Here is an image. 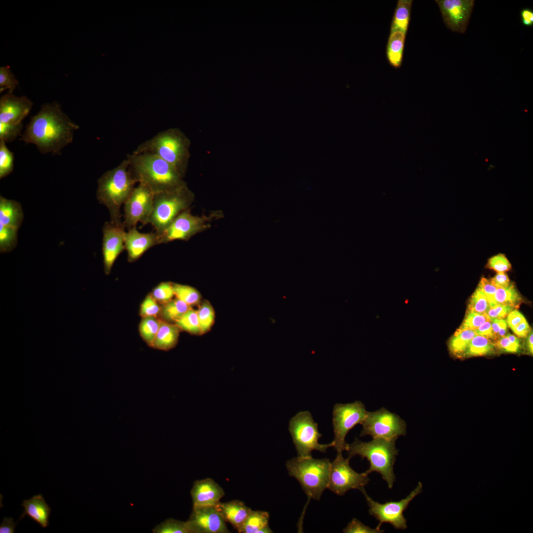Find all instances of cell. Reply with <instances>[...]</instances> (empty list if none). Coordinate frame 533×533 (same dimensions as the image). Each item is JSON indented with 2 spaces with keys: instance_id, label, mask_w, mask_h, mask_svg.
Listing matches in <instances>:
<instances>
[{
  "instance_id": "f1b7e54d",
  "label": "cell",
  "mask_w": 533,
  "mask_h": 533,
  "mask_svg": "<svg viewBox=\"0 0 533 533\" xmlns=\"http://www.w3.org/2000/svg\"><path fill=\"white\" fill-rule=\"evenodd\" d=\"M474 330H468L454 335L448 343L450 352L457 356H464L471 340L476 336Z\"/></svg>"
},
{
  "instance_id": "8fae6325",
  "label": "cell",
  "mask_w": 533,
  "mask_h": 533,
  "mask_svg": "<svg viewBox=\"0 0 533 533\" xmlns=\"http://www.w3.org/2000/svg\"><path fill=\"white\" fill-rule=\"evenodd\" d=\"M367 411L360 401L347 404H336L333 411V426L334 432V447L337 453L345 451V437L350 430L364 421Z\"/></svg>"
},
{
  "instance_id": "ba28073f",
  "label": "cell",
  "mask_w": 533,
  "mask_h": 533,
  "mask_svg": "<svg viewBox=\"0 0 533 533\" xmlns=\"http://www.w3.org/2000/svg\"><path fill=\"white\" fill-rule=\"evenodd\" d=\"M288 430L292 436L298 457H312L311 452L318 451L325 453L328 448L334 447L333 441L329 444L318 442L322 434L318 431V424L308 411H301L289 421Z\"/></svg>"
},
{
  "instance_id": "484cf974",
  "label": "cell",
  "mask_w": 533,
  "mask_h": 533,
  "mask_svg": "<svg viewBox=\"0 0 533 533\" xmlns=\"http://www.w3.org/2000/svg\"><path fill=\"white\" fill-rule=\"evenodd\" d=\"M413 0H398L392 19L390 33H407L410 21Z\"/></svg>"
},
{
  "instance_id": "680465c9",
  "label": "cell",
  "mask_w": 533,
  "mask_h": 533,
  "mask_svg": "<svg viewBox=\"0 0 533 533\" xmlns=\"http://www.w3.org/2000/svg\"><path fill=\"white\" fill-rule=\"evenodd\" d=\"M505 336L513 344L517 347H520L519 340L516 336L510 334H506Z\"/></svg>"
},
{
  "instance_id": "d4e9b609",
  "label": "cell",
  "mask_w": 533,
  "mask_h": 533,
  "mask_svg": "<svg viewBox=\"0 0 533 533\" xmlns=\"http://www.w3.org/2000/svg\"><path fill=\"white\" fill-rule=\"evenodd\" d=\"M406 34L400 31L390 33L386 47V56L389 65L395 69L402 65Z\"/></svg>"
},
{
  "instance_id": "d6a6232c",
  "label": "cell",
  "mask_w": 533,
  "mask_h": 533,
  "mask_svg": "<svg viewBox=\"0 0 533 533\" xmlns=\"http://www.w3.org/2000/svg\"><path fill=\"white\" fill-rule=\"evenodd\" d=\"M494 344L487 337L476 335L470 341L464 355L477 356L486 355L491 352Z\"/></svg>"
},
{
  "instance_id": "44dd1931",
  "label": "cell",
  "mask_w": 533,
  "mask_h": 533,
  "mask_svg": "<svg viewBox=\"0 0 533 533\" xmlns=\"http://www.w3.org/2000/svg\"><path fill=\"white\" fill-rule=\"evenodd\" d=\"M215 507L225 522L231 524L238 532L252 511L243 502L238 500L220 501Z\"/></svg>"
},
{
  "instance_id": "30bf717a",
  "label": "cell",
  "mask_w": 533,
  "mask_h": 533,
  "mask_svg": "<svg viewBox=\"0 0 533 533\" xmlns=\"http://www.w3.org/2000/svg\"><path fill=\"white\" fill-rule=\"evenodd\" d=\"M360 436L370 435L380 438L397 440L406 434V423L397 414L382 407L374 412H367L361 423Z\"/></svg>"
},
{
  "instance_id": "5b68a950",
  "label": "cell",
  "mask_w": 533,
  "mask_h": 533,
  "mask_svg": "<svg viewBox=\"0 0 533 533\" xmlns=\"http://www.w3.org/2000/svg\"><path fill=\"white\" fill-rule=\"evenodd\" d=\"M289 474L295 477L307 496L319 500L327 488L331 462L327 458H293L287 461Z\"/></svg>"
},
{
  "instance_id": "ee69618b",
  "label": "cell",
  "mask_w": 533,
  "mask_h": 533,
  "mask_svg": "<svg viewBox=\"0 0 533 533\" xmlns=\"http://www.w3.org/2000/svg\"><path fill=\"white\" fill-rule=\"evenodd\" d=\"M487 267L497 272H505L511 269V265L504 254H498L489 259Z\"/></svg>"
},
{
  "instance_id": "ffe728a7",
  "label": "cell",
  "mask_w": 533,
  "mask_h": 533,
  "mask_svg": "<svg viewBox=\"0 0 533 533\" xmlns=\"http://www.w3.org/2000/svg\"><path fill=\"white\" fill-rule=\"evenodd\" d=\"M193 509L215 506L225 495L222 488L213 479L196 481L191 491Z\"/></svg>"
},
{
  "instance_id": "ab89813d",
  "label": "cell",
  "mask_w": 533,
  "mask_h": 533,
  "mask_svg": "<svg viewBox=\"0 0 533 533\" xmlns=\"http://www.w3.org/2000/svg\"><path fill=\"white\" fill-rule=\"evenodd\" d=\"M151 294L159 304L163 305L173 299L175 296L173 283L161 282L152 290Z\"/></svg>"
},
{
  "instance_id": "f907efd6",
  "label": "cell",
  "mask_w": 533,
  "mask_h": 533,
  "mask_svg": "<svg viewBox=\"0 0 533 533\" xmlns=\"http://www.w3.org/2000/svg\"><path fill=\"white\" fill-rule=\"evenodd\" d=\"M507 315L506 322L511 329L526 320L524 315L516 309L512 310Z\"/></svg>"
},
{
  "instance_id": "9a60e30c",
  "label": "cell",
  "mask_w": 533,
  "mask_h": 533,
  "mask_svg": "<svg viewBox=\"0 0 533 533\" xmlns=\"http://www.w3.org/2000/svg\"><path fill=\"white\" fill-rule=\"evenodd\" d=\"M206 222L205 218L193 216L189 211L185 210L179 214L165 229L157 233L160 244L175 240H187L205 228Z\"/></svg>"
},
{
  "instance_id": "8992f818",
  "label": "cell",
  "mask_w": 533,
  "mask_h": 533,
  "mask_svg": "<svg viewBox=\"0 0 533 533\" xmlns=\"http://www.w3.org/2000/svg\"><path fill=\"white\" fill-rule=\"evenodd\" d=\"M186 141L177 131H161L139 145L133 153L155 154L167 162L180 173L187 153Z\"/></svg>"
},
{
  "instance_id": "6f0895ef",
  "label": "cell",
  "mask_w": 533,
  "mask_h": 533,
  "mask_svg": "<svg viewBox=\"0 0 533 533\" xmlns=\"http://www.w3.org/2000/svg\"><path fill=\"white\" fill-rule=\"evenodd\" d=\"M474 330L477 335H480L493 339L491 320L485 322Z\"/></svg>"
},
{
  "instance_id": "7dc6e473",
  "label": "cell",
  "mask_w": 533,
  "mask_h": 533,
  "mask_svg": "<svg viewBox=\"0 0 533 533\" xmlns=\"http://www.w3.org/2000/svg\"><path fill=\"white\" fill-rule=\"evenodd\" d=\"M478 286L487 297L490 307L495 306V295L498 288L490 280L485 277L481 278Z\"/></svg>"
},
{
  "instance_id": "7c38bea8",
  "label": "cell",
  "mask_w": 533,
  "mask_h": 533,
  "mask_svg": "<svg viewBox=\"0 0 533 533\" xmlns=\"http://www.w3.org/2000/svg\"><path fill=\"white\" fill-rule=\"evenodd\" d=\"M349 457L344 458L342 453H337L331 462L327 488L339 495H343L351 489L360 490L370 481L365 472L358 473L349 465Z\"/></svg>"
},
{
  "instance_id": "603a6c76",
  "label": "cell",
  "mask_w": 533,
  "mask_h": 533,
  "mask_svg": "<svg viewBox=\"0 0 533 533\" xmlns=\"http://www.w3.org/2000/svg\"><path fill=\"white\" fill-rule=\"evenodd\" d=\"M23 218V212L20 203L0 195V225L19 229Z\"/></svg>"
},
{
  "instance_id": "cb8c5ba5",
  "label": "cell",
  "mask_w": 533,
  "mask_h": 533,
  "mask_svg": "<svg viewBox=\"0 0 533 533\" xmlns=\"http://www.w3.org/2000/svg\"><path fill=\"white\" fill-rule=\"evenodd\" d=\"M181 331L174 323L161 320L158 331L152 347L163 351L173 348L178 343Z\"/></svg>"
},
{
  "instance_id": "836d02e7",
  "label": "cell",
  "mask_w": 533,
  "mask_h": 533,
  "mask_svg": "<svg viewBox=\"0 0 533 533\" xmlns=\"http://www.w3.org/2000/svg\"><path fill=\"white\" fill-rule=\"evenodd\" d=\"M181 331L193 335H201L196 310L190 308L174 323Z\"/></svg>"
},
{
  "instance_id": "f35d334b",
  "label": "cell",
  "mask_w": 533,
  "mask_h": 533,
  "mask_svg": "<svg viewBox=\"0 0 533 533\" xmlns=\"http://www.w3.org/2000/svg\"><path fill=\"white\" fill-rule=\"evenodd\" d=\"M14 155L7 148L5 142L0 140V178L2 179L9 174L13 169Z\"/></svg>"
},
{
  "instance_id": "db71d44e",
  "label": "cell",
  "mask_w": 533,
  "mask_h": 533,
  "mask_svg": "<svg viewBox=\"0 0 533 533\" xmlns=\"http://www.w3.org/2000/svg\"><path fill=\"white\" fill-rule=\"evenodd\" d=\"M520 16L522 24L526 27L533 26V10L530 8H524L520 11Z\"/></svg>"
},
{
  "instance_id": "5bb4252c",
  "label": "cell",
  "mask_w": 533,
  "mask_h": 533,
  "mask_svg": "<svg viewBox=\"0 0 533 533\" xmlns=\"http://www.w3.org/2000/svg\"><path fill=\"white\" fill-rule=\"evenodd\" d=\"M445 26L464 33L474 6V0H436Z\"/></svg>"
},
{
  "instance_id": "9c48e42d",
  "label": "cell",
  "mask_w": 533,
  "mask_h": 533,
  "mask_svg": "<svg viewBox=\"0 0 533 533\" xmlns=\"http://www.w3.org/2000/svg\"><path fill=\"white\" fill-rule=\"evenodd\" d=\"M364 495L369 507V513L379 522L378 528L383 523H389L395 529L405 530L407 520L403 512L410 502L422 491V485L419 482L417 487L405 498L398 501H390L380 503L372 499L367 494L364 487L359 490Z\"/></svg>"
},
{
  "instance_id": "74e56055",
  "label": "cell",
  "mask_w": 533,
  "mask_h": 533,
  "mask_svg": "<svg viewBox=\"0 0 533 533\" xmlns=\"http://www.w3.org/2000/svg\"><path fill=\"white\" fill-rule=\"evenodd\" d=\"M490 308L487 297L481 288L478 286L469 300L467 311L483 314L487 313Z\"/></svg>"
},
{
  "instance_id": "8d00e7d4",
  "label": "cell",
  "mask_w": 533,
  "mask_h": 533,
  "mask_svg": "<svg viewBox=\"0 0 533 533\" xmlns=\"http://www.w3.org/2000/svg\"><path fill=\"white\" fill-rule=\"evenodd\" d=\"M487 313L479 314L472 311H467L465 317L459 327L456 330L454 335L458 334L462 331L468 330H475L485 322L491 321Z\"/></svg>"
},
{
  "instance_id": "d6986e66",
  "label": "cell",
  "mask_w": 533,
  "mask_h": 533,
  "mask_svg": "<svg viewBox=\"0 0 533 533\" xmlns=\"http://www.w3.org/2000/svg\"><path fill=\"white\" fill-rule=\"evenodd\" d=\"M158 244H160L159 238L156 232L142 233L133 227L125 233L124 247L129 262L137 261L148 250Z\"/></svg>"
},
{
  "instance_id": "52a82bcc",
  "label": "cell",
  "mask_w": 533,
  "mask_h": 533,
  "mask_svg": "<svg viewBox=\"0 0 533 533\" xmlns=\"http://www.w3.org/2000/svg\"><path fill=\"white\" fill-rule=\"evenodd\" d=\"M190 197L184 186L154 194L152 211L148 224L157 233L165 229L174 219L184 211L190 203Z\"/></svg>"
},
{
  "instance_id": "91938a15",
  "label": "cell",
  "mask_w": 533,
  "mask_h": 533,
  "mask_svg": "<svg viewBox=\"0 0 533 533\" xmlns=\"http://www.w3.org/2000/svg\"><path fill=\"white\" fill-rule=\"evenodd\" d=\"M533 332H532L530 333V334L529 335V337L528 338V341H527V344H528V349H529L530 352L532 353V354H533Z\"/></svg>"
},
{
  "instance_id": "681fc988",
  "label": "cell",
  "mask_w": 533,
  "mask_h": 533,
  "mask_svg": "<svg viewBox=\"0 0 533 533\" xmlns=\"http://www.w3.org/2000/svg\"><path fill=\"white\" fill-rule=\"evenodd\" d=\"M491 326L494 340H496L506 335L507 324L503 318L492 320Z\"/></svg>"
},
{
  "instance_id": "ac0fdd59",
  "label": "cell",
  "mask_w": 533,
  "mask_h": 533,
  "mask_svg": "<svg viewBox=\"0 0 533 533\" xmlns=\"http://www.w3.org/2000/svg\"><path fill=\"white\" fill-rule=\"evenodd\" d=\"M33 103L26 96H16L7 93L0 99V122L19 124L28 115Z\"/></svg>"
},
{
  "instance_id": "bcb514c9",
  "label": "cell",
  "mask_w": 533,
  "mask_h": 533,
  "mask_svg": "<svg viewBox=\"0 0 533 533\" xmlns=\"http://www.w3.org/2000/svg\"><path fill=\"white\" fill-rule=\"evenodd\" d=\"M161 533H191L188 522H182L174 520L168 521L158 530Z\"/></svg>"
},
{
  "instance_id": "816d5d0a",
  "label": "cell",
  "mask_w": 533,
  "mask_h": 533,
  "mask_svg": "<svg viewBox=\"0 0 533 533\" xmlns=\"http://www.w3.org/2000/svg\"><path fill=\"white\" fill-rule=\"evenodd\" d=\"M495 344L498 347L507 352H517L519 348V347L513 344L506 336L496 340Z\"/></svg>"
},
{
  "instance_id": "f5cc1de1",
  "label": "cell",
  "mask_w": 533,
  "mask_h": 533,
  "mask_svg": "<svg viewBox=\"0 0 533 533\" xmlns=\"http://www.w3.org/2000/svg\"><path fill=\"white\" fill-rule=\"evenodd\" d=\"M490 280L497 288L506 287L510 284V279L505 272H497Z\"/></svg>"
},
{
  "instance_id": "b9f144b4",
  "label": "cell",
  "mask_w": 533,
  "mask_h": 533,
  "mask_svg": "<svg viewBox=\"0 0 533 533\" xmlns=\"http://www.w3.org/2000/svg\"><path fill=\"white\" fill-rule=\"evenodd\" d=\"M18 85V81L10 70L9 66L0 67V92L8 89V93L12 94Z\"/></svg>"
},
{
  "instance_id": "e575fe53",
  "label": "cell",
  "mask_w": 533,
  "mask_h": 533,
  "mask_svg": "<svg viewBox=\"0 0 533 533\" xmlns=\"http://www.w3.org/2000/svg\"><path fill=\"white\" fill-rule=\"evenodd\" d=\"M173 288L176 298L190 306L199 305L201 303V295L194 288L189 285L173 283Z\"/></svg>"
},
{
  "instance_id": "c3c4849f",
  "label": "cell",
  "mask_w": 533,
  "mask_h": 533,
  "mask_svg": "<svg viewBox=\"0 0 533 533\" xmlns=\"http://www.w3.org/2000/svg\"><path fill=\"white\" fill-rule=\"evenodd\" d=\"M514 309L515 308L511 305H497L490 307L487 312V314L491 320L495 319H503Z\"/></svg>"
},
{
  "instance_id": "d590c367",
  "label": "cell",
  "mask_w": 533,
  "mask_h": 533,
  "mask_svg": "<svg viewBox=\"0 0 533 533\" xmlns=\"http://www.w3.org/2000/svg\"><path fill=\"white\" fill-rule=\"evenodd\" d=\"M18 229L0 225V252L1 253L11 251L17 244Z\"/></svg>"
},
{
  "instance_id": "4316f807",
  "label": "cell",
  "mask_w": 533,
  "mask_h": 533,
  "mask_svg": "<svg viewBox=\"0 0 533 533\" xmlns=\"http://www.w3.org/2000/svg\"><path fill=\"white\" fill-rule=\"evenodd\" d=\"M191 308L183 301L176 298L161 306L159 316L161 320L172 323Z\"/></svg>"
},
{
  "instance_id": "277c9868",
  "label": "cell",
  "mask_w": 533,
  "mask_h": 533,
  "mask_svg": "<svg viewBox=\"0 0 533 533\" xmlns=\"http://www.w3.org/2000/svg\"><path fill=\"white\" fill-rule=\"evenodd\" d=\"M396 441L376 438L366 442L355 438L352 443L347 444L345 451L350 458L357 455L362 458H366L370 462V467L365 472L367 474L373 472L379 473L388 487L392 489L395 480L393 466L398 454Z\"/></svg>"
},
{
  "instance_id": "6da1fadb",
  "label": "cell",
  "mask_w": 533,
  "mask_h": 533,
  "mask_svg": "<svg viewBox=\"0 0 533 533\" xmlns=\"http://www.w3.org/2000/svg\"><path fill=\"white\" fill-rule=\"evenodd\" d=\"M78 128L57 103H46L31 117L20 140L34 144L42 153L59 154L72 142L74 131Z\"/></svg>"
},
{
  "instance_id": "11a10c76",
  "label": "cell",
  "mask_w": 533,
  "mask_h": 533,
  "mask_svg": "<svg viewBox=\"0 0 533 533\" xmlns=\"http://www.w3.org/2000/svg\"><path fill=\"white\" fill-rule=\"evenodd\" d=\"M17 522L14 523L12 518L4 517L0 526V533H14Z\"/></svg>"
},
{
  "instance_id": "e0dca14e",
  "label": "cell",
  "mask_w": 533,
  "mask_h": 533,
  "mask_svg": "<svg viewBox=\"0 0 533 533\" xmlns=\"http://www.w3.org/2000/svg\"><path fill=\"white\" fill-rule=\"evenodd\" d=\"M191 533H228L225 521L215 506L193 509L187 522Z\"/></svg>"
},
{
  "instance_id": "f546056e",
  "label": "cell",
  "mask_w": 533,
  "mask_h": 533,
  "mask_svg": "<svg viewBox=\"0 0 533 533\" xmlns=\"http://www.w3.org/2000/svg\"><path fill=\"white\" fill-rule=\"evenodd\" d=\"M161 320L157 317L142 318L139 326V331L143 341L152 347L158 331Z\"/></svg>"
},
{
  "instance_id": "f6af8a7d",
  "label": "cell",
  "mask_w": 533,
  "mask_h": 533,
  "mask_svg": "<svg viewBox=\"0 0 533 533\" xmlns=\"http://www.w3.org/2000/svg\"><path fill=\"white\" fill-rule=\"evenodd\" d=\"M384 531L376 527L375 529L366 526L356 518H353L343 530L344 533H381Z\"/></svg>"
},
{
  "instance_id": "4fadbf2b",
  "label": "cell",
  "mask_w": 533,
  "mask_h": 533,
  "mask_svg": "<svg viewBox=\"0 0 533 533\" xmlns=\"http://www.w3.org/2000/svg\"><path fill=\"white\" fill-rule=\"evenodd\" d=\"M154 193L146 185L138 183L124 203V221L125 227H136L138 223L148 224L153 203Z\"/></svg>"
},
{
  "instance_id": "4dcf8cb0",
  "label": "cell",
  "mask_w": 533,
  "mask_h": 533,
  "mask_svg": "<svg viewBox=\"0 0 533 533\" xmlns=\"http://www.w3.org/2000/svg\"><path fill=\"white\" fill-rule=\"evenodd\" d=\"M522 302V299L512 284L506 287L498 288L495 295V305H509L515 308L519 307Z\"/></svg>"
},
{
  "instance_id": "1f68e13d",
  "label": "cell",
  "mask_w": 533,
  "mask_h": 533,
  "mask_svg": "<svg viewBox=\"0 0 533 533\" xmlns=\"http://www.w3.org/2000/svg\"><path fill=\"white\" fill-rule=\"evenodd\" d=\"M196 311L201 335H203L209 332L213 326L215 321V311L210 303L204 300L200 303Z\"/></svg>"
},
{
  "instance_id": "7402d4cb",
  "label": "cell",
  "mask_w": 533,
  "mask_h": 533,
  "mask_svg": "<svg viewBox=\"0 0 533 533\" xmlns=\"http://www.w3.org/2000/svg\"><path fill=\"white\" fill-rule=\"evenodd\" d=\"M21 505L24 510L19 520L27 515L43 528L48 526L51 509L42 495H36L29 499L24 500Z\"/></svg>"
},
{
  "instance_id": "7bdbcfd3",
  "label": "cell",
  "mask_w": 533,
  "mask_h": 533,
  "mask_svg": "<svg viewBox=\"0 0 533 533\" xmlns=\"http://www.w3.org/2000/svg\"><path fill=\"white\" fill-rule=\"evenodd\" d=\"M22 127V123L14 125L0 122V140L5 143L12 142L20 135Z\"/></svg>"
},
{
  "instance_id": "83f0119b",
  "label": "cell",
  "mask_w": 533,
  "mask_h": 533,
  "mask_svg": "<svg viewBox=\"0 0 533 533\" xmlns=\"http://www.w3.org/2000/svg\"><path fill=\"white\" fill-rule=\"evenodd\" d=\"M269 513L266 511L252 510L243 524L239 533H257L268 526Z\"/></svg>"
},
{
  "instance_id": "3957f363",
  "label": "cell",
  "mask_w": 533,
  "mask_h": 533,
  "mask_svg": "<svg viewBox=\"0 0 533 533\" xmlns=\"http://www.w3.org/2000/svg\"><path fill=\"white\" fill-rule=\"evenodd\" d=\"M137 183L126 158L98 179L97 199L109 210L112 223L123 224L120 207L131 194Z\"/></svg>"
},
{
  "instance_id": "60d3db41",
  "label": "cell",
  "mask_w": 533,
  "mask_h": 533,
  "mask_svg": "<svg viewBox=\"0 0 533 533\" xmlns=\"http://www.w3.org/2000/svg\"><path fill=\"white\" fill-rule=\"evenodd\" d=\"M159 304L151 294H149L141 304L140 315L142 318L157 317L159 316L161 310V306Z\"/></svg>"
},
{
  "instance_id": "7a4b0ae2",
  "label": "cell",
  "mask_w": 533,
  "mask_h": 533,
  "mask_svg": "<svg viewBox=\"0 0 533 533\" xmlns=\"http://www.w3.org/2000/svg\"><path fill=\"white\" fill-rule=\"evenodd\" d=\"M126 158L137 183L146 185L154 194L183 186L177 170L155 154L132 152Z\"/></svg>"
},
{
  "instance_id": "9f6ffc18",
  "label": "cell",
  "mask_w": 533,
  "mask_h": 533,
  "mask_svg": "<svg viewBox=\"0 0 533 533\" xmlns=\"http://www.w3.org/2000/svg\"><path fill=\"white\" fill-rule=\"evenodd\" d=\"M512 331L518 337L521 338L526 337L530 332L531 328L527 322L525 320L511 329Z\"/></svg>"
},
{
  "instance_id": "2e32d148",
  "label": "cell",
  "mask_w": 533,
  "mask_h": 533,
  "mask_svg": "<svg viewBox=\"0 0 533 533\" xmlns=\"http://www.w3.org/2000/svg\"><path fill=\"white\" fill-rule=\"evenodd\" d=\"M123 225H118L106 222L103 227L102 254L105 273L110 274L113 265L119 254L125 249L126 232Z\"/></svg>"
}]
</instances>
